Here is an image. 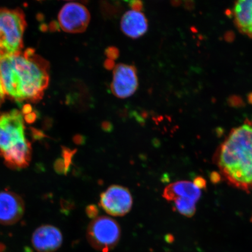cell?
Returning a JSON list of instances; mask_svg holds the SVG:
<instances>
[{"instance_id":"1","label":"cell","mask_w":252,"mask_h":252,"mask_svg":"<svg viewBox=\"0 0 252 252\" xmlns=\"http://www.w3.org/2000/svg\"><path fill=\"white\" fill-rule=\"evenodd\" d=\"M48 63L32 49L0 61V78L5 94L18 102L42 98L49 82Z\"/></svg>"},{"instance_id":"2","label":"cell","mask_w":252,"mask_h":252,"mask_svg":"<svg viewBox=\"0 0 252 252\" xmlns=\"http://www.w3.org/2000/svg\"><path fill=\"white\" fill-rule=\"evenodd\" d=\"M220 174L233 187L245 191L252 189V121L230 131L215 154Z\"/></svg>"},{"instance_id":"3","label":"cell","mask_w":252,"mask_h":252,"mask_svg":"<svg viewBox=\"0 0 252 252\" xmlns=\"http://www.w3.org/2000/svg\"><path fill=\"white\" fill-rule=\"evenodd\" d=\"M26 25L20 9H0V61L21 52Z\"/></svg>"},{"instance_id":"4","label":"cell","mask_w":252,"mask_h":252,"mask_svg":"<svg viewBox=\"0 0 252 252\" xmlns=\"http://www.w3.org/2000/svg\"><path fill=\"white\" fill-rule=\"evenodd\" d=\"M121 229L118 222L106 216L94 219L87 229V238L94 250L109 252L119 243Z\"/></svg>"},{"instance_id":"5","label":"cell","mask_w":252,"mask_h":252,"mask_svg":"<svg viewBox=\"0 0 252 252\" xmlns=\"http://www.w3.org/2000/svg\"><path fill=\"white\" fill-rule=\"evenodd\" d=\"M25 140L24 119L20 112L14 109L0 116V156Z\"/></svg>"},{"instance_id":"6","label":"cell","mask_w":252,"mask_h":252,"mask_svg":"<svg viewBox=\"0 0 252 252\" xmlns=\"http://www.w3.org/2000/svg\"><path fill=\"white\" fill-rule=\"evenodd\" d=\"M58 20L60 27L66 32L82 33L87 30L91 15L83 4L69 2L62 7Z\"/></svg>"},{"instance_id":"7","label":"cell","mask_w":252,"mask_h":252,"mask_svg":"<svg viewBox=\"0 0 252 252\" xmlns=\"http://www.w3.org/2000/svg\"><path fill=\"white\" fill-rule=\"evenodd\" d=\"M100 204L110 215L122 217L130 212L133 198L127 188L113 185L100 195Z\"/></svg>"},{"instance_id":"8","label":"cell","mask_w":252,"mask_h":252,"mask_svg":"<svg viewBox=\"0 0 252 252\" xmlns=\"http://www.w3.org/2000/svg\"><path fill=\"white\" fill-rule=\"evenodd\" d=\"M138 87L137 71L134 65L118 64L113 70L110 89L119 98H126L135 93Z\"/></svg>"},{"instance_id":"9","label":"cell","mask_w":252,"mask_h":252,"mask_svg":"<svg viewBox=\"0 0 252 252\" xmlns=\"http://www.w3.org/2000/svg\"><path fill=\"white\" fill-rule=\"evenodd\" d=\"M24 213L23 199L9 191L0 192V223L12 225L17 222Z\"/></svg>"},{"instance_id":"10","label":"cell","mask_w":252,"mask_h":252,"mask_svg":"<svg viewBox=\"0 0 252 252\" xmlns=\"http://www.w3.org/2000/svg\"><path fill=\"white\" fill-rule=\"evenodd\" d=\"M32 243L37 252H55L61 247L63 235L54 226H41L34 232Z\"/></svg>"},{"instance_id":"11","label":"cell","mask_w":252,"mask_h":252,"mask_svg":"<svg viewBox=\"0 0 252 252\" xmlns=\"http://www.w3.org/2000/svg\"><path fill=\"white\" fill-rule=\"evenodd\" d=\"M201 189L194 181H179L168 186L163 191V197L168 201L184 198L197 203L201 195Z\"/></svg>"},{"instance_id":"12","label":"cell","mask_w":252,"mask_h":252,"mask_svg":"<svg viewBox=\"0 0 252 252\" xmlns=\"http://www.w3.org/2000/svg\"><path fill=\"white\" fill-rule=\"evenodd\" d=\"M149 28L147 19L141 12L128 11L123 16L121 29L126 36L137 39L143 36Z\"/></svg>"},{"instance_id":"13","label":"cell","mask_w":252,"mask_h":252,"mask_svg":"<svg viewBox=\"0 0 252 252\" xmlns=\"http://www.w3.org/2000/svg\"><path fill=\"white\" fill-rule=\"evenodd\" d=\"M232 15L238 29L252 38V0L236 1L233 6Z\"/></svg>"},{"instance_id":"14","label":"cell","mask_w":252,"mask_h":252,"mask_svg":"<svg viewBox=\"0 0 252 252\" xmlns=\"http://www.w3.org/2000/svg\"><path fill=\"white\" fill-rule=\"evenodd\" d=\"M5 162L10 168H24L29 164L31 157V146L25 140L12 147L2 155Z\"/></svg>"},{"instance_id":"15","label":"cell","mask_w":252,"mask_h":252,"mask_svg":"<svg viewBox=\"0 0 252 252\" xmlns=\"http://www.w3.org/2000/svg\"><path fill=\"white\" fill-rule=\"evenodd\" d=\"M173 201L176 210L182 215L191 217L196 213L197 203L194 201L184 198H178Z\"/></svg>"},{"instance_id":"16","label":"cell","mask_w":252,"mask_h":252,"mask_svg":"<svg viewBox=\"0 0 252 252\" xmlns=\"http://www.w3.org/2000/svg\"><path fill=\"white\" fill-rule=\"evenodd\" d=\"M76 152V150H71L67 147H62V158L64 160L67 173L70 171L72 158Z\"/></svg>"},{"instance_id":"17","label":"cell","mask_w":252,"mask_h":252,"mask_svg":"<svg viewBox=\"0 0 252 252\" xmlns=\"http://www.w3.org/2000/svg\"><path fill=\"white\" fill-rule=\"evenodd\" d=\"M105 54L108 59L112 60V61H114L115 60L119 58L120 52L117 47L109 46L105 49Z\"/></svg>"},{"instance_id":"18","label":"cell","mask_w":252,"mask_h":252,"mask_svg":"<svg viewBox=\"0 0 252 252\" xmlns=\"http://www.w3.org/2000/svg\"><path fill=\"white\" fill-rule=\"evenodd\" d=\"M54 169L58 174H67L65 163L63 158H59L56 160L54 163Z\"/></svg>"},{"instance_id":"19","label":"cell","mask_w":252,"mask_h":252,"mask_svg":"<svg viewBox=\"0 0 252 252\" xmlns=\"http://www.w3.org/2000/svg\"><path fill=\"white\" fill-rule=\"evenodd\" d=\"M98 209L94 205H90L87 207L86 213L89 218L93 219V220L97 218V216L98 215Z\"/></svg>"},{"instance_id":"20","label":"cell","mask_w":252,"mask_h":252,"mask_svg":"<svg viewBox=\"0 0 252 252\" xmlns=\"http://www.w3.org/2000/svg\"><path fill=\"white\" fill-rule=\"evenodd\" d=\"M129 7L133 11L141 12L144 8V3L140 0L128 1Z\"/></svg>"},{"instance_id":"21","label":"cell","mask_w":252,"mask_h":252,"mask_svg":"<svg viewBox=\"0 0 252 252\" xmlns=\"http://www.w3.org/2000/svg\"><path fill=\"white\" fill-rule=\"evenodd\" d=\"M104 67H105L107 70H114L115 67V61H112L110 59H106L105 62L103 63Z\"/></svg>"},{"instance_id":"22","label":"cell","mask_w":252,"mask_h":252,"mask_svg":"<svg viewBox=\"0 0 252 252\" xmlns=\"http://www.w3.org/2000/svg\"><path fill=\"white\" fill-rule=\"evenodd\" d=\"M32 132V135L34 140H42V138L45 137V135L43 134L42 131L36 130V129L33 128Z\"/></svg>"},{"instance_id":"23","label":"cell","mask_w":252,"mask_h":252,"mask_svg":"<svg viewBox=\"0 0 252 252\" xmlns=\"http://www.w3.org/2000/svg\"><path fill=\"white\" fill-rule=\"evenodd\" d=\"M37 118L36 113L31 112L25 116V120L28 124H32Z\"/></svg>"},{"instance_id":"24","label":"cell","mask_w":252,"mask_h":252,"mask_svg":"<svg viewBox=\"0 0 252 252\" xmlns=\"http://www.w3.org/2000/svg\"><path fill=\"white\" fill-rule=\"evenodd\" d=\"M101 126L103 131L110 132L113 130V125L109 121L103 122Z\"/></svg>"},{"instance_id":"25","label":"cell","mask_w":252,"mask_h":252,"mask_svg":"<svg viewBox=\"0 0 252 252\" xmlns=\"http://www.w3.org/2000/svg\"><path fill=\"white\" fill-rule=\"evenodd\" d=\"M85 141H86V139H85L84 136L82 135H75L73 137V141L74 142V143L77 145L83 144Z\"/></svg>"},{"instance_id":"26","label":"cell","mask_w":252,"mask_h":252,"mask_svg":"<svg viewBox=\"0 0 252 252\" xmlns=\"http://www.w3.org/2000/svg\"><path fill=\"white\" fill-rule=\"evenodd\" d=\"M5 94L4 88H3L1 78H0V105L4 101Z\"/></svg>"},{"instance_id":"27","label":"cell","mask_w":252,"mask_h":252,"mask_svg":"<svg viewBox=\"0 0 252 252\" xmlns=\"http://www.w3.org/2000/svg\"><path fill=\"white\" fill-rule=\"evenodd\" d=\"M32 108L30 105H28V104H27V105H25L24 106L23 110L24 114L25 115L29 114V113L32 112Z\"/></svg>"}]
</instances>
